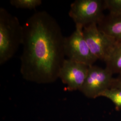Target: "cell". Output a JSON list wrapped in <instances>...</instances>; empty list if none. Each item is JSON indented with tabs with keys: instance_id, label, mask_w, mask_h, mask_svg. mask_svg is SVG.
<instances>
[{
	"instance_id": "obj_1",
	"label": "cell",
	"mask_w": 121,
	"mask_h": 121,
	"mask_svg": "<svg viewBox=\"0 0 121 121\" xmlns=\"http://www.w3.org/2000/svg\"><path fill=\"white\" fill-rule=\"evenodd\" d=\"M20 73L25 80L38 84L54 82L65 60L64 39L56 20L38 11L23 24Z\"/></svg>"
},
{
	"instance_id": "obj_2",
	"label": "cell",
	"mask_w": 121,
	"mask_h": 121,
	"mask_svg": "<svg viewBox=\"0 0 121 121\" xmlns=\"http://www.w3.org/2000/svg\"><path fill=\"white\" fill-rule=\"evenodd\" d=\"M23 28L16 16L0 8V65L11 59L22 45Z\"/></svg>"
},
{
	"instance_id": "obj_3",
	"label": "cell",
	"mask_w": 121,
	"mask_h": 121,
	"mask_svg": "<svg viewBox=\"0 0 121 121\" xmlns=\"http://www.w3.org/2000/svg\"><path fill=\"white\" fill-rule=\"evenodd\" d=\"M104 0H76L71 5L69 15L76 25L83 27L98 24L104 16Z\"/></svg>"
},
{
	"instance_id": "obj_4",
	"label": "cell",
	"mask_w": 121,
	"mask_h": 121,
	"mask_svg": "<svg viewBox=\"0 0 121 121\" xmlns=\"http://www.w3.org/2000/svg\"><path fill=\"white\" fill-rule=\"evenodd\" d=\"M83 27L75 25V30L64 39L65 56L68 59L88 65H93L97 59L91 53L83 34Z\"/></svg>"
},
{
	"instance_id": "obj_5",
	"label": "cell",
	"mask_w": 121,
	"mask_h": 121,
	"mask_svg": "<svg viewBox=\"0 0 121 121\" xmlns=\"http://www.w3.org/2000/svg\"><path fill=\"white\" fill-rule=\"evenodd\" d=\"M112 75L106 67L90 65L85 80L79 91L89 98L99 97L103 91L112 86L114 78Z\"/></svg>"
},
{
	"instance_id": "obj_6",
	"label": "cell",
	"mask_w": 121,
	"mask_h": 121,
	"mask_svg": "<svg viewBox=\"0 0 121 121\" xmlns=\"http://www.w3.org/2000/svg\"><path fill=\"white\" fill-rule=\"evenodd\" d=\"M82 31L92 55L97 60L104 61L116 43L99 30L97 24L95 23L85 26Z\"/></svg>"
},
{
	"instance_id": "obj_7",
	"label": "cell",
	"mask_w": 121,
	"mask_h": 121,
	"mask_svg": "<svg viewBox=\"0 0 121 121\" xmlns=\"http://www.w3.org/2000/svg\"><path fill=\"white\" fill-rule=\"evenodd\" d=\"M90 65L69 59H65L60 68L58 78L69 91L79 90L86 77Z\"/></svg>"
},
{
	"instance_id": "obj_8",
	"label": "cell",
	"mask_w": 121,
	"mask_h": 121,
	"mask_svg": "<svg viewBox=\"0 0 121 121\" xmlns=\"http://www.w3.org/2000/svg\"><path fill=\"white\" fill-rule=\"evenodd\" d=\"M101 32L114 41L115 43L121 42V14L108 13L97 25Z\"/></svg>"
},
{
	"instance_id": "obj_9",
	"label": "cell",
	"mask_w": 121,
	"mask_h": 121,
	"mask_svg": "<svg viewBox=\"0 0 121 121\" xmlns=\"http://www.w3.org/2000/svg\"><path fill=\"white\" fill-rule=\"evenodd\" d=\"M104 62L106 68L113 74L118 73L121 75V42L115 43Z\"/></svg>"
},
{
	"instance_id": "obj_10",
	"label": "cell",
	"mask_w": 121,
	"mask_h": 121,
	"mask_svg": "<svg viewBox=\"0 0 121 121\" xmlns=\"http://www.w3.org/2000/svg\"><path fill=\"white\" fill-rule=\"evenodd\" d=\"M99 96L110 99L114 104L117 110L121 109V88L111 87L103 91Z\"/></svg>"
},
{
	"instance_id": "obj_11",
	"label": "cell",
	"mask_w": 121,
	"mask_h": 121,
	"mask_svg": "<svg viewBox=\"0 0 121 121\" xmlns=\"http://www.w3.org/2000/svg\"><path fill=\"white\" fill-rule=\"evenodd\" d=\"M42 3L41 0H11L10 4L18 9H34Z\"/></svg>"
},
{
	"instance_id": "obj_12",
	"label": "cell",
	"mask_w": 121,
	"mask_h": 121,
	"mask_svg": "<svg viewBox=\"0 0 121 121\" xmlns=\"http://www.w3.org/2000/svg\"><path fill=\"white\" fill-rule=\"evenodd\" d=\"M104 4L109 13L121 14V0H104Z\"/></svg>"
},
{
	"instance_id": "obj_13",
	"label": "cell",
	"mask_w": 121,
	"mask_h": 121,
	"mask_svg": "<svg viewBox=\"0 0 121 121\" xmlns=\"http://www.w3.org/2000/svg\"><path fill=\"white\" fill-rule=\"evenodd\" d=\"M111 87L121 88V75H119L117 78H113Z\"/></svg>"
}]
</instances>
